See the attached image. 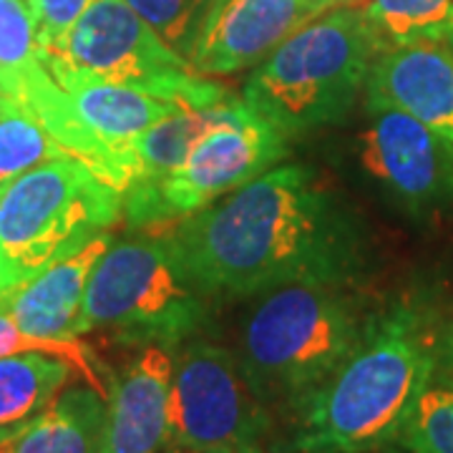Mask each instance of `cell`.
<instances>
[{"mask_svg":"<svg viewBox=\"0 0 453 453\" xmlns=\"http://www.w3.org/2000/svg\"><path fill=\"white\" fill-rule=\"evenodd\" d=\"M446 41H449V46H451V50H453V28H451V33H449V38H446Z\"/></svg>","mask_w":453,"mask_h":453,"instance_id":"29","label":"cell"},{"mask_svg":"<svg viewBox=\"0 0 453 453\" xmlns=\"http://www.w3.org/2000/svg\"><path fill=\"white\" fill-rule=\"evenodd\" d=\"M318 16L315 0H210L184 58L202 76H232Z\"/></svg>","mask_w":453,"mask_h":453,"instance_id":"11","label":"cell"},{"mask_svg":"<svg viewBox=\"0 0 453 453\" xmlns=\"http://www.w3.org/2000/svg\"><path fill=\"white\" fill-rule=\"evenodd\" d=\"M438 371L453 375V320L441 330V342H438Z\"/></svg>","mask_w":453,"mask_h":453,"instance_id":"26","label":"cell"},{"mask_svg":"<svg viewBox=\"0 0 453 453\" xmlns=\"http://www.w3.org/2000/svg\"><path fill=\"white\" fill-rule=\"evenodd\" d=\"M31 3L41 53H50L61 46L68 31L76 26L91 0H28Z\"/></svg>","mask_w":453,"mask_h":453,"instance_id":"25","label":"cell"},{"mask_svg":"<svg viewBox=\"0 0 453 453\" xmlns=\"http://www.w3.org/2000/svg\"><path fill=\"white\" fill-rule=\"evenodd\" d=\"M360 162L390 202L413 217L453 210V142L390 106H365Z\"/></svg>","mask_w":453,"mask_h":453,"instance_id":"10","label":"cell"},{"mask_svg":"<svg viewBox=\"0 0 453 453\" xmlns=\"http://www.w3.org/2000/svg\"><path fill=\"white\" fill-rule=\"evenodd\" d=\"M174 356L142 345L113 372L106 388L104 453H164L172 449Z\"/></svg>","mask_w":453,"mask_h":453,"instance_id":"13","label":"cell"},{"mask_svg":"<svg viewBox=\"0 0 453 453\" xmlns=\"http://www.w3.org/2000/svg\"><path fill=\"white\" fill-rule=\"evenodd\" d=\"M288 154L290 139L244 98L232 96L225 116L151 195L124 202L127 222L139 229L174 225L275 169Z\"/></svg>","mask_w":453,"mask_h":453,"instance_id":"8","label":"cell"},{"mask_svg":"<svg viewBox=\"0 0 453 453\" xmlns=\"http://www.w3.org/2000/svg\"><path fill=\"white\" fill-rule=\"evenodd\" d=\"M318 5V13H325L330 8H340V5H353V8H365L368 0H315Z\"/></svg>","mask_w":453,"mask_h":453,"instance_id":"27","label":"cell"},{"mask_svg":"<svg viewBox=\"0 0 453 453\" xmlns=\"http://www.w3.org/2000/svg\"><path fill=\"white\" fill-rule=\"evenodd\" d=\"M210 300L295 282H356L368 265L360 214L308 164H282L162 234Z\"/></svg>","mask_w":453,"mask_h":453,"instance_id":"1","label":"cell"},{"mask_svg":"<svg viewBox=\"0 0 453 453\" xmlns=\"http://www.w3.org/2000/svg\"><path fill=\"white\" fill-rule=\"evenodd\" d=\"M365 18L380 53L423 41H446L453 28V0H368Z\"/></svg>","mask_w":453,"mask_h":453,"instance_id":"19","label":"cell"},{"mask_svg":"<svg viewBox=\"0 0 453 453\" xmlns=\"http://www.w3.org/2000/svg\"><path fill=\"white\" fill-rule=\"evenodd\" d=\"M127 3L172 49H177L184 56L210 0H127Z\"/></svg>","mask_w":453,"mask_h":453,"instance_id":"24","label":"cell"},{"mask_svg":"<svg viewBox=\"0 0 453 453\" xmlns=\"http://www.w3.org/2000/svg\"><path fill=\"white\" fill-rule=\"evenodd\" d=\"M79 371L58 356L0 357V443L26 431L71 386Z\"/></svg>","mask_w":453,"mask_h":453,"instance_id":"18","label":"cell"},{"mask_svg":"<svg viewBox=\"0 0 453 453\" xmlns=\"http://www.w3.org/2000/svg\"><path fill=\"white\" fill-rule=\"evenodd\" d=\"M106 443V393L83 380L68 386L35 421L0 453H104Z\"/></svg>","mask_w":453,"mask_h":453,"instance_id":"16","label":"cell"},{"mask_svg":"<svg viewBox=\"0 0 453 453\" xmlns=\"http://www.w3.org/2000/svg\"><path fill=\"white\" fill-rule=\"evenodd\" d=\"M20 353H46V356L64 357L79 371L86 383L106 393L98 360L88 345H83L81 340L35 338L31 333H26L8 312L0 310V357L20 356Z\"/></svg>","mask_w":453,"mask_h":453,"instance_id":"23","label":"cell"},{"mask_svg":"<svg viewBox=\"0 0 453 453\" xmlns=\"http://www.w3.org/2000/svg\"><path fill=\"white\" fill-rule=\"evenodd\" d=\"M43 64L134 86L192 109H207L229 96L211 76L196 73L127 0H91L61 46L43 53Z\"/></svg>","mask_w":453,"mask_h":453,"instance_id":"7","label":"cell"},{"mask_svg":"<svg viewBox=\"0 0 453 453\" xmlns=\"http://www.w3.org/2000/svg\"><path fill=\"white\" fill-rule=\"evenodd\" d=\"M350 282H295L257 295L237 360L265 405L297 411L356 348L372 312Z\"/></svg>","mask_w":453,"mask_h":453,"instance_id":"3","label":"cell"},{"mask_svg":"<svg viewBox=\"0 0 453 453\" xmlns=\"http://www.w3.org/2000/svg\"><path fill=\"white\" fill-rule=\"evenodd\" d=\"M229 101L232 96L207 109H181L146 129L131 144V179L124 202L151 195L184 162L196 139L225 116Z\"/></svg>","mask_w":453,"mask_h":453,"instance_id":"17","label":"cell"},{"mask_svg":"<svg viewBox=\"0 0 453 453\" xmlns=\"http://www.w3.org/2000/svg\"><path fill=\"white\" fill-rule=\"evenodd\" d=\"M124 214V195L73 157L38 164L0 187V300Z\"/></svg>","mask_w":453,"mask_h":453,"instance_id":"5","label":"cell"},{"mask_svg":"<svg viewBox=\"0 0 453 453\" xmlns=\"http://www.w3.org/2000/svg\"><path fill=\"white\" fill-rule=\"evenodd\" d=\"M46 68L65 91L86 136L101 151L109 169V184L121 195L127 192L131 179V144L166 116L192 109L172 98L94 79L61 65L46 64Z\"/></svg>","mask_w":453,"mask_h":453,"instance_id":"12","label":"cell"},{"mask_svg":"<svg viewBox=\"0 0 453 453\" xmlns=\"http://www.w3.org/2000/svg\"><path fill=\"white\" fill-rule=\"evenodd\" d=\"M204 453H265L259 446H234V449H217V451Z\"/></svg>","mask_w":453,"mask_h":453,"instance_id":"28","label":"cell"},{"mask_svg":"<svg viewBox=\"0 0 453 453\" xmlns=\"http://www.w3.org/2000/svg\"><path fill=\"white\" fill-rule=\"evenodd\" d=\"M43 65L38 28L28 0H0V94L13 96L18 86Z\"/></svg>","mask_w":453,"mask_h":453,"instance_id":"21","label":"cell"},{"mask_svg":"<svg viewBox=\"0 0 453 453\" xmlns=\"http://www.w3.org/2000/svg\"><path fill=\"white\" fill-rule=\"evenodd\" d=\"M365 106H390L453 142V50L423 41L378 53L365 81Z\"/></svg>","mask_w":453,"mask_h":453,"instance_id":"14","label":"cell"},{"mask_svg":"<svg viewBox=\"0 0 453 453\" xmlns=\"http://www.w3.org/2000/svg\"><path fill=\"white\" fill-rule=\"evenodd\" d=\"M441 325L431 305L401 297L375 310L350 356L297 408L300 453H372L395 443L438 372Z\"/></svg>","mask_w":453,"mask_h":453,"instance_id":"2","label":"cell"},{"mask_svg":"<svg viewBox=\"0 0 453 453\" xmlns=\"http://www.w3.org/2000/svg\"><path fill=\"white\" fill-rule=\"evenodd\" d=\"M378 53L365 8H330L255 65L242 98L292 142L353 111Z\"/></svg>","mask_w":453,"mask_h":453,"instance_id":"4","label":"cell"},{"mask_svg":"<svg viewBox=\"0 0 453 453\" xmlns=\"http://www.w3.org/2000/svg\"><path fill=\"white\" fill-rule=\"evenodd\" d=\"M210 312V297L184 277L166 240L136 237L98 259L83 297L81 335L109 333L127 345L172 348L189 340Z\"/></svg>","mask_w":453,"mask_h":453,"instance_id":"6","label":"cell"},{"mask_svg":"<svg viewBox=\"0 0 453 453\" xmlns=\"http://www.w3.org/2000/svg\"><path fill=\"white\" fill-rule=\"evenodd\" d=\"M56 157L68 154L46 127L16 98L0 94V187Z\"/></svg>","mask_w":453,"mask_h":453,"instance_id":"20","label":"cell"},{"mask_svg":"<svg viewBox=\"0 0 453 453\" xmlns=\"http://www.w3.org/2000/svg\"><path fill=\"white\" fill-rule=\"evenodd\" d=\"M398 443L405 453H453V375L436 372L413 408Z\"/></svg>","mask_w":453,"mask_h":453,"instance_id":"22","label":"cell"},{"mask_svg":"<svg viewBox=\"0 0 453 453\" xmlns=\"http://www.w3.org/2000/svg\"><path fill=\"white\" fill-rule=\"evenodd\" d=\"M267 431V405L237 356L210 340H184L172 372V449L204 453L259 446Z\"/></svg>","mask_w":453,"mask_h":453,"instance_id":"9","label":"cell"},{"mask_svg":"<svg viewBox=\"0 0 453 453\" xmlns=\"http://www.w3.org/2000/svg\"><path fill=\"white\" fill-rule=\"evenodd\" d=\"M111 242V234L101 232L73 255L50 265L26 285L5 295L0 300V310L35 338L79 340L88 277Z\"/></svg>","mask_w":453,"mask_h":453,"instance_id":"15","label":"cell"}]
</instances>
